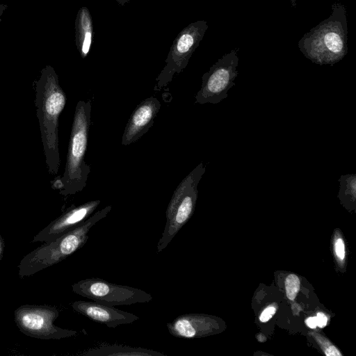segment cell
<instances>
[{
	"mask_svg": "<svg viewBox=\"0 0 356 356\" xmlns=\"http://www.w3.org/2000/svg\"><path fill=\"white\" fill-rule=\"evenodd\" d=\"M305 322L307 325L312 329H314L317 326V321L316 316L309 317Z\"/></svg>",
	"mask_w": 356,
	"mask_h": 356,
	"instance_id": "d6986e66",
	"label": "cell"
},
{
	"mask_svg": "<svg viewBox=\"0 0 356 356\" xmlns=\"http://www.w3.org/2000/svg\"><path fill=\"white\" fill-rule=\"evenodd\" d=\"M0 276H1V273H0Z\"/></svg>",
	"mask_w": 356,
	"mask_h": 356,
	"instance_id": "cb8c5ba5",
	"label": "cell"
},
{
	"mask_svg": "<svg viewBox=\"0 0 356 356\" xmlns=\"http://www.w3.org/2000/svg\"><path fill=\"white\" fill-rule=\"evenodd\" d=\"M90 100L77 102L70 136L67 160L63 176L53 186L67 196L81 192L86 186L90 166L85 161L90 125Z\"/></svg>",
	"mask_w": 356,
	"mask_h": 356,
	"instance_id": "3957f363",
	"label": "cell"
},
{
	"mask_svg": "<svg viewBox=\"0 0 356 356\" xmlns=\"http://www.w3.org/2000/svg\"><path fill=\"white\" fill-rule=\"evenodd\" d=\"M161 108V103L154 97L142 101L132 112L122 137V145H129L138 140L153 126Z\"/></svg>",
	"mask_w": 356,
	"mask_h": 356,
	"instance_id": "30bf717a",
	"label": "cell"
},
{
	"mask_svg": "<svg viewBox=\"0 0 356 356\" xmlns=\"http://www.w3.org/2000/svg\"><path fill=\"white\" fill-rule=\"evenodd\" d=\"M116 2L121 6L128 3L131 0H115Z\"/></svg>",
	"mask_w": 356,
	"mask_h": 356,
	"instance_id": "7402d4cb",
	"label": "cell"
},
{
	"mask_svg": "<svg viewBox=\"0 0 356 356\" xmlns=\"http://www.w3.org/2000/svg\"><path fill=\"white\" fill-rule=\"evenodd\" d=\"M71 306L76 312L94 322L104 324L109 328L130 324L139 318L132 313L95 301L77 300L73 302Z\"/></svg>",
	"mask_w": 356,
	"mask_h": 356,
	"instance_id": "8fae6325",
	"label": "cell"
},
{
	"mask_svg": "<svg viewBox=\"0 0 356 356\" xmlns=\"http://www.w3.org/2000/svg\"><path fill=\"white\" fill-rule=\"evenodd\" d=\"M325 354L327 356H341V353L334 346H329L325 349Z\"/></svg>",
	"mask_w": 356,
	"mask_h": 356,
	"instance_id": "ac0fdd59",
	"label": "cell"
},
{
	"mask_svg": "<svg viewBox=\"0 0 356 356\" xmlns=\"http://www.w3.org/2000/svg\"><path fill=\"white\" fill-rule=\"evenodd\" d=\"M74 293L109 306L131 305L150 302L153 297L145 291L108 282L98 277L81 280L72 285Z\"/></svg>",
	"mask_w": 356,
	"mask_h": 356,
	"instance_id": "8992f818",
	"label": "cell"
},
{
	"mask_svg": "<svg viewBox=\"0 0 356 356\" xmlns=\"http://www.w3.org/2000/svg\"><path fill=\"white\" fill-rule=\"evenodd\" d=\"M58 309L49 305H24L15 310L14 318L18 329L26 336L39 339H62L75 336V330L54 325Z\"/></svg>",
	"mask_w": 356,
	"mask_h": 356,
	"instance_id": "5b68a950",
	"label": "cell"
},
{
	"mask_svg": "<svg viewBox=\"0 0 356 356\" xmlns=\"http://www.w3.org/2000/svg\"><path fill=\"white\" fill-rule=\"evenodd\" d=\"M94 29L91 14L86 6H82L75 19V44L81 58L88 56L93 42Z\"/></svg>",
	"mask_w": 356,
	"mask_h": 356,
	"instance_id": "7c38bea8",
	"label": "cell"
},
{
	"mask_svg": "<svg viewBox=\"0 0 356 356\" xmlns=\"http://www.w3.org/2000/svg\"><path fill=\"white\" fill-rule=\"evenodd\" d=\"M299 0H290V3L292 7H296Z\"/></svg>",
	"mask_w": 356,
	"mask_h": 356,
	"instance_id": "603a6c76",
	"label": "cell"
},
{
	"mask_svg": "<svg viewBox=\"0 0 356 356\" xmlns=\"http://www.w3.org/2000/svg\"><path fill=\"white\" fill-rule=\"evenodd\" d=\"M205 170L201 162L175 188L166 209V223L157 243V253L168 246L192 216L197 197V186Z\"/></svg>",
	"mask_w": 356,
	"mask_h": 356,
	"instance_id": "277c9868",
	"label": "cell"
},
{
	"mask_svg": "<svg viewBox=\"0 0 356 356\" xmlns=\"http://www.w3.org/2000/svg\"><path fill=\"white\" fill-rule=\"evenodd\" d=\"M66 95L51 65L45 66L35 86V106L45 163L49 174L56 175L60 164L58 120L66 104Z\"/></svg>",
	"mask_w": 356,
	"mask_h": 356,
	"instance_id": "6da1fadb",
	"label": "cell"
},
{
	"mask_svg": "<svg viewBox=\"0 0 356 356\" xmlns=\"http://www.w3.org/2000/svg\"><path fill=\"white\" fill-rule=\"evenodd\" d=\"M300 280L297 275L290 274L285 280V288L287 298L293 300L300 290Z\"/></svg>",
	"mask_w": 356,
	"mask_h": 356,
	"instance_id": "5bb4252c",
	"label": "cell"
},
{
	"mask_svg": "<svg viewBox=\"0 0 356 356\" xmlns=\"http://www.w3.org/2000/svg\"><path fill=\"white\" fill-rule=\"evenodd\" d=\"M84 356H166L165 354L144 348L118 344H102L81 353Z\"/></svg>",
	"mask_w": 356,
	"mask_h": 356,
	"instance_id": "4fadbf2b",
	"label": "cell"
},
{
	"mask_svg": "<svg viewBox=\"0 0 356 356\" xmlns=\"http://www.w3.org/2000/svg\"><path fill=\"white\" fill-rule=\"evenodd\" d=\"M346 8L336 2L328 17L305 33L298 43L302 54L312 63L323 65L341 60L348 52Z\"/></svg>",
	"mask_w": 356,
	"mask_h": 356,
	"instance_id": "7a4b0ae2",
	"label": "cell"
},
{
	"mask_svg": "<svg viewBox=\"0 0 356 356\" xmlns=\"http://www.w3.org/2000/svg\"><path fill=\"white\" fill-rule=\"evenodd\" d=\"M4 248H5L4 241H3V239L0 234V260L1 259V258L3 257V252H4Z\"/></svg>",
	"mask_w": 356,
	"mask_h": 356,
	"instance_id": "ffe728a7",
	"label": "cell"
},
{
	"mask_svg": "<svg viewBox=\"0 0 356 356\" xmlns=\"http://www.w3.org/2000/svg\"><path fill=\"white\" fill-rule=\"evenodd\" d=\"M8 5L0 3V22H1V17L2 15L3 14L4 11L7 9Z\"/></svg>",
	"mask_w": 356,
	"mask_h": 356,
	"instance_id": "44dd1931",
	"label": "cell"
},
{
	"mask_svg": "<svg viewBox=\"0 0 356 356\" xmlns=\"http://www.w3.org/2000/svg\"><path fill=\"white\" fill-rule=\"evenodd\" d=\"M335 252L337 257L343 260L345 257V245L341 238H337L335 242Z\"/></svg>",
	"mask_w": 356,
	"mask_h": 356,
	"instance_id": "9a60e30c",
	"label": "cell"
},
{
	"mask_svg": "<svg viewBox=\"0 0 356 356\" xmlns=\"http://www.w3.org/2000/svg\"><path fill=\"white\" fill-rule=\"evenodd\" d=\"M317 326L319 327H324L327 322V316L321 312L317 313L316 315Z\"/></svg>",
	"mask_w": 356,
	"mask_h": 356,
	"instance_id": "e0dca14e",
	"label": "cell"
},
{
	"mask_svg": "<svg viewBox=\"0 0 356 356\" xmlns=\"http://www.w3.org/2000/svg\"><path fill=\"white\" fill-rule=\"evenodd\" d=\"M239 62L238 49L223 55L202 77V86L196 94L195 103L218 104L228 96L229 90L235 86Z\"/></svg>",
	"mask_w": 356,
	"mask_h": 356,
	"instance_id": "ba28073f",
	"label": "cell"
},
{
	"mask_svg": "<svg viewBox=\"0 0 356 356\" xmlns=\"http://www.w3.org/2000/svg\"><path fill=\"white\" fill-rule=\"evenodd\" d=\"M100 203L99 200H91L70 208L39 232L32 241L47 243L61 236L86 220Z\"/></svg>",
	"mask_w": 356,
	"mask_h": 356,
	"instance_id": "9c48e42d",
	"label": "cell"
},
{
	"mask_svg": "<svg viewBox=\"0 0 356 356\" xmlns=\"http://www.w3.org/2000/svg\"><path fill=\"white\" fill-rule=\"evenodd\" d=\"M275 312L276 309L273 306H270L266 308L261 314L259 316V320L263 323L268 321L273 317Z\"/></svg>",
	"mask_w": 356,
	"mask_h": 356,
	"instance_id": "2e32d148",
	"label": "cell"
},
{
	"mask_svg": "<svg viewBox=\"0 0 356 356\" xmlns=\"http://www.w3.org/2000/svg\"><path fill=\"white\" fill-rule=\"evenodd\" d=\"M208 27L207 21L199 20L190 23L179 33L170 49L165 65L156 79L159 90L167 86L174 75L187 66Z\"/></svg>",
	"mask_w": 356,
	"mask_h": 356,
	"instance_id": "52a82bcc",
	"label": "cell"
}]
</instances>
